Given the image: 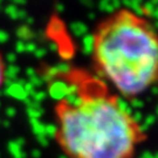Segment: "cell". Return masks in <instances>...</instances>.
I'll list each match as a JSON object with an SVG mask.
<instances>
[{
	"instance_id": "obj_1",
	"label": "cell",
	"mask_w": 158,
	"mask_h": 158,
	"mask_svg": "<svg viewBox=\"0 0 158 158\" xmlns=\"http://www.w3.org/2000/svg\"><path fill=\"white\" fill-rule=\"evenodd\" d=\"M76 98L54 107L57 147L68 158H134L147 139L141 123L98 76L70 75Z\"/></svg>"
},
{
	"instance_id": "obj_2",
	"label": "cell",
	"mask_w": 158,
	"mask_h": 158,
	"mask_svg": "<svg viewBox=\"0 0 158 158\" xmlns=\"http://www.w3.org/2000/svg\"><path fill=\"white\" fill-rule=\"evenodd\" d=\"M91 57L98 77L119 95L136 97L157 80L158 40L150 20L119 8L96 25Z\"/></svg>"
},
{
	"instance_id": "obj_3",
	"label": "cell",
	"mask_w": 158,
	"mask_h": 158,
	"mask_svg": "<svg viewBox=\"0 0 158 158\" xmlns=\"http://www.w3.org/2000/svg\"><path fill=\"white\" fill-rule=\"evenodd\" d=\"M5 75H6V67H5V61H4V57L0 53V88L5 81Z\"/></svg>"
}]
</instances>
